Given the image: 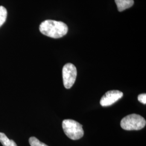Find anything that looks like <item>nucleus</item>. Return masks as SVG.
Listing matches in <instances>:
<instances>
[{
  "label": "nucleus",
  "mask_w": 146,
  "mask_h": 146,
  "mask_svg": "<svg viewBox=\"0 0 146 146\" xmlns=\"http://www.w3.org/2000/svg\"><path fill=\"white\" fill-rule=\"evenodd\" d=\"M138 100L143 104H146V94H142L138 96Z\"/></svg>",
  "instance_id": "nucleus-10"
},
{
  "label": "nucleus",
  "mask_w": 146,
  "mask_h": 146,
  "mask_svg": "<svg viewBox=\"0 0 146 146\" xmlns=\"http://www.w3.org/2000/svg\"><path fill=\"white\" fill-rule=\"evenodd\" d=\"M68 31L67 25L61 21L48 20L40 25V31L42 34L53 38L62 37L67 34Z\"/></svg>",
  "instance_id": "nucleus-1"
},
{
  "label": "nucleus",
  "mask_w": 146,
  "mask_h": 146,
  "mask_svg": "<svg viewBox=\"0 0 146 146\" xmlns=\"http://www.w3.org/2000/svg\"><path fill=\"white\" fill-rule=\"evenodd\" d=\"M29 144L31 146H48L45 143L39 141L35 137H31L29 139Z\"/></svg>",
  "instance_id": "nucleus-9"
},
{
  "label": "nucleus",
  "mask_w": 146,
  "mask_h": 146,
  "mask_svg": "<svg viewBox=\"0 0 146 146\" xmlns=\"http://www.w3.org/2000/svg\"><path fill=\"white\" fill-rule=\"evenodd\" d=\"M115 2L119 11H123L131 8L134 3V0H115Z\"/></svg>",
  "instance_id": "nucleus-6"
},
{
  "label": "nucleus",
  "mask_w": 146,
  "mask_h": 146,
  "mask_svg": "<svg viewBox=\"0 0 146 146\" xmlns=\"http://www.w3.org/2000/svg\"><path fill=\"white\" fill-rule=\"evenodd\" d=\"M0 142L3 146H17L15 141L9 139L3 133H0Z\"/></svg>",
  "instance_id": "nucleus-7"
},
{
  "label": "nucleus",
  "mask_w": 146,
  "mask_h": 146,
  "mask_svg": "<svg viewBox=\"0 0 146 146\" xmlns=\"http://www.w3.org/2000/svg\"><path fill=\"white\" fill-rule=\"evenodd\" d=\"M123 95V93L119 90L108 91L101 99L100 104L102 107L110 106L121 99Z\"/></svg>",
  "instance_id": "nucleus-5"
},
{
  "label": "nucleus",
  "mask_w": 146,
  "mask_h": 146,
  "mask_svg": "<svg viewBox=\"0 0 146 146\" xmlns=\"http://www.w3.org/2000/svg\"><path fill=\"white\" fill-rule=\"evenodd\" d=\"M77 76L76 67L72 63L66 64L62 69L63 84L66 89L70 88L75 83Z\"/></svg>",
  "instance_id": "nucleus-4"
},
{
  "label": "nucleus",
  "mask_w": 146,
  "mask_h": 146,
  "mask_svg": "<svg viewBox=\"0 0 146 146\" xmlns=\"http://www.w3.org/2000/svg\"><path fill=\"white\" fill-rule=\"evenodd\" d=\"M62 128L65 134L73 140H78L84 136L82 125L76 121L71 119L63 120Z\"/></svg>",
  "instance_id": "nucleus-2"
},
{
  "label": "nucleus",
  "mask_w": 146,
  "mask_h": 146,
  "mask_svg": "<svg viewBox=\"0 0 146 146\" xmlns=\"http://www.w3.org/2000/svg\"><path fill=\"white\" fill-rule=\"evenodd\" d=\"M7 16V11L3 6H0V27L5 22Z\"/></svg>",
  "instance_id": "nucleus-8"
},
{
  "label": "nucleus",
  "mask_w": 146,
  "mask_h": 146,
  "mask_svg": "<svg viewBox=\"0 0 146 146\" xmlns=\"http://www.w3.org/2000/svg\"><path fill=\"white\" fill-rule=\"evenodd\" d=\"M120 125L121 128L126 131H138L145 127L146 121L141 115L132 114L123 118Z\"/></svg>",
  "instance_id": "nucleus-3"
}]
</instances>
